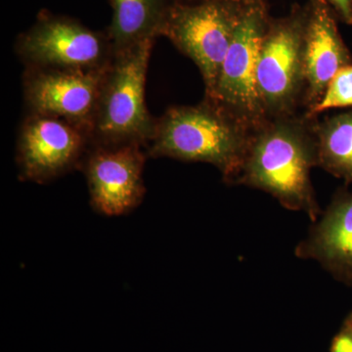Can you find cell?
I'll use <instances>...</instances> for the list:
<instances>
[{
  "instance_id": "5",
  "label": "cell",
  "mask_w": 352,
  "mask_h": 352,
  "mask_svg": "<svg viewBox=\"0 0 352 352\" xmlns=\"http://www.w3.org/2000/svg\"><path fill=\"white\" fill-rule=\"evenodd\" d=\"M305 6L271 18L258 51L256 88L266 119L296 115L305 94L303 34Z\"/></svg>"
},
{
  "instance_id": "7",
  "label": "cell",
  "mask_w": 352,
  "mask_h": 352,
  "mask_svg": "<svg viewBox=\"0 0 352 352\" xmlns=\"http://www.w3.org/2000/svg\"><path fill=\"white\" fill-rule=\"evenodd\" d=\"M15 51L25 68L99 71L113 59L107 32L47 10L41 11L34 24L18 36Z\"/></svg>"
},
{
  "instance_id": "15",
  "label": "cell",
  "mask_w": 352,
  "mask_h": 352,
  "mask_svg": "<svg viewBox=\"0 0 352 352\" xmlns=\"http://www.w3.org/2000/svg\"><path fill=\"white\" fill-rule=\"evenodd\" d=\"M346 107H352V64L336 74L320 102L311 112L305 115L314 119L330 109Z\"/></svg>"
},
{
  "instance_id": "19",
  "label": "cell",
  "mask_w": 352,
  "mask_h": 352,
  "mask_svg": "<svg viewBox=\"0 0 352 352\" xmlns=\"http://www.w3.org/2000/svg\"><path fill=\"white\" fill-rule=\"evenodd\" d=\"M346 322L349 324V325L352 326V312L351 314L347 316V318L346 319Z\"/></svg>"
},
{
  "instance_id": "12",
  "label": "cell",
  "mask_w": 352,
  "mask_h": 352,
  "mask_svg": "<svg viewBox=\"0 0 352 352\" xmlns=\"http://www.w3.org/2000/svg\"><path fill=\"white\" fill-rule=\"evenodd\" d=\"M321 215L296 245V256L318 261L338 281L352 286V192L338 190Z\"/></svg>"
},
{
  "instance_id": "14",
  "label": "cell",
  "mask_w": 352,
  "mask_h": 352,
  "mask_svg": "<svg viewBox=\"0 0 352 352\" xmlns=\"http://www.w3.org/2000/svg\"><path fill=\"white\" fill-rule=\"evenodd\" d=\"M318 166L352 183V112L339 113L314 124Z\"/></svg>"
},
{
  "instance_id": "4",
  "label": "cell",
  "mask_w": 352,
  "mask_h": 352,
  "mask_svg": "<svg viewBox=\"0 0 352 352\" xmlns=\"http://www.w3.org/2000/svg\"><path fill=\"white\" fill-rule=\"evenodd\" d=\"M271 15L267 0H242L239 16L212 98L207 99L254 132L267 122L256 88V65Z\"/></svg>"
},
{
  "instance_id": "17",
  "label": "cell",
  "mask_w": 352,
  "mask_h": 352,
  "mask_svg": "<svg viewBox=\"0 0 352 352\" xmlns=\"http://www.w3.org/2000/svg\"><path fill=\"white\" fill-rule=\"evenodd\" d=\"M337 17L346 25H352V0H326Z\"/></svg>"
},
{
  "instance_id": "18",
  "label": "cell",
  "mask_w": 352,
  "mask_h": 352,
  "mask_svg": "<svg viewBox=\"0 0 352 352\" xmlns=\"http://www.w3.org/2000/svg\"><path fill=\"white\" fill-rule=\"evenodd\" d=\"M170 2H177V3H198V2L207 1V0H168Z\"/></svg>"
},
{
  "instance_id": "8",
  "label": "cell",
  "mask_w": 352,
  "mask_h": 352,
  "mask_svg": "<svg viewBox=\"0 0 352 352\" xmlns=\"http://www.w3.org/2000/svg\"><path fill=\"white\" fill-rule=\"evenodd\" d=\"M91 146L87 129L62 118L28 113L16 146L20 179L45 184L82 170Z\"/></svg>"
},
{
  "instance_id": "1",
  "label": "cell",
  "mask_w": 352,
  "mask_h": 352,
  "mask_svg": "<svg viewBox=\"0 0 352 352\" xmlns=\"http://www.w3.org/2000/svg\"><path fill=\"white\" fill-rule=\"evenodd\" d=\"M303 113L268 120L251 133L239 175L233 185L259 189L285 208L302 212L312 222L322 214L312 186L318 166L314 124Z\"/></svg>"
},
{
  "instance_id": "3",
  "label": "cell",
  "mask_w": 352,
  "mask_h": 352,
  "mask_svg": "<svg viewBox=\"0 0 352 352\" xmlns=\"http://www.w3.org/2000/svg\"><path fill=\"white\" fill-rule=\"evenodd\" d=\"M155 41L115 55L104 76L92 126V144L147 146L156 119L146 106L148 65Z\"/></svg>"
},
{
  "instance_id": "10",
  "label": "cell",
  "mask_w": 352,
  "mask_h": 352,
  "mask_svg": "<svg viewBox=\"0 0 352 352\" xmlns=\"http://www.w3.org/2000/svg\"><path fill=\"white\" fill-rule=\"evenodd\" d=\"M108 67L99 71L25 68L23 94L28 113L62 118L91 133Z\"/></svg>"
},
{
  "instance_id": "13",
  "label": "cell",
  "mask_w": 352,
  "mask_h": 352,
  "mask_svg": "<svg viewBox=\"0 0 352 352\" xmlns=\"http://www.w3.org/2000/svg\"><path fill=\"white\" fill-rule=\"evenodd\" d=\"M168 0H111L113 18L107 34L115 55L161 36Z\"/></svg>"
},
{
  "instance_id": "11",
  "label": "cell",
  "mask_w": 352,
  "mask_h": 352,
  "mask_svg": "<svg viewBox=\"0 0 352 352\" xmlns=\"http://www.w3.org/2000/svg\"><path fill=\"white\" fill-rule=\"evenodd\" d=\"M303 34L305 94L302 108L311 112L340 69L352 64L340 36L337 15L326 0H307Z\"/></svg>"
},
{
  "instance_id": "9",
  "label": "cell",
  "mask_w": 352,
  "mask_h": 352,
  "mask_svg": "<svg viewBox=\"0 0 352 352\" xmlns=\"http://www.w3.org/2000/svg\"><path fill=\"white\" fill-rule=\"evenodd\" d=\"M144 146L92 144L82 170L89 190L90 204L97 212L120 217L138 208L145 195Z\"/></svg>"
},
{
  "instance_id": "16",
  "label": "cell",
  "mask_w": 352,
  "mask_h": 352,
  "mask_svg": "<svg viewBox=\"0 0 352 352\" xmlns=\"http://www.w3.org/2000/svg\"><path fill=\"white\" fill-rule=\"evenodd\" d=\"M330 352H352V326L344 321L340 332L333 338Z\"/></svg>"
},
{
  "instance_id": "6",
  "label": "cell",
  "mask_w": 352,
  "mask_h": 352,
  "mask_svg": "<svg viewBox=\"0 0 352 352\" xmlns=\"http://www.w3.org/2000/svg\"><path fill=\"white\" fill-rule=\"evenodd\" d=\"M242 0L170 2L161 36L193 60L205 82V98H212L226 56Z\"/></svg>"
},
{
  "instance_id": "2",
  "label": "cell",
  "mask_w": 352,
  "mask_h": 352,
  "mask_svg": "<svg viewBox=\"0 0 352 352\" xmlns=\"http://www.w3.org/2000/svg\"><path fill=\"white\" fill-rule=\"evenodd\" d=\"M251 133L204 98L198 105L173 106L157 118L146 152L148 157L212 164L223 182L233 185L244 163Z\"/></svg>"
}]
</instances>
